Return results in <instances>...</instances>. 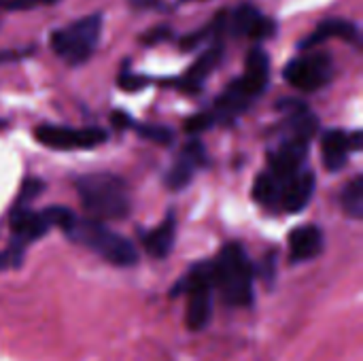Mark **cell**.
<instances>
[{"label": "cell", "instance_id": "cell-1", "mask_svg": "<svg viewBox=\"0 0 363 361\" xmlns=\"http://www.w3.org/2000/svg\"><path fill=\"white\" fill-rule=\"evenodd\" d=\"M213 289L230 309H249L255 300V266L240 243H228L208 262Z\"/></svg>", "mask_w": 363, "mask_h": 361}, {"label": "cell", "instance_id": "cell-2", "mask_svg": "<svg viewBox=\"0 0 363 361\" xmlns=\"http://www.w3.org/2000/svg\"><path fill=\"white\" fill-rule=\"evenodd\" d=\"M270 81V60L264 49H253L247 57V70L242 77L234 79L223 94L215 100L213 117L215 123H232L236 117H240L245 111L251 109V104L264 96Z\"/></svg>", "mask_w": 363, "mask_h": 361}, {"label": "cell", "instance_id": "cell-3", "mask_svg": "<svg viewBox=\"0 0 363 361\" xmlns=\"http://www.w3.org/2000/svg\"><path fill=\"white\" fill-rule=\"evenodd\" d=\"M77 191L85 213L98 221H121L132 213V200L123 179L111 172H91L77 179Z\"/></svg>", "mask_w": 363, "mask_h": 361}, {"label": "cell", "instance_id": "cell-4", "mask_svg": "<svg viewBox=\"0 0 363 361\" xmlns=\"http://www.w3.org/2000/svg\"><path fill=\"white\" fill-rule=\"evenodd\" d=\"M74 245H81L96 253L100 260L117 266V268H132L138 264V249L134 243L119 232L104 226V221L98 219H79L77 215L70 219V223L62 230Z\"/></svg>", "mask_w": 363, "mask_h": 361}, {"label": "cell", "instance_id": "cell-5", "mask_svg": "<svg viewBox=\"0 0 363 361\" xmlns=\"http://www.w3.org/2000/svg\"><path fill=\"white\" fill-rule=\"evenodd\" d=\"M213 281L208 262L191 266L172 287L170 296H185V326L189 332H204L213 321Z\"/></svg>", "mask_w": 363, "mask_h": 361}, {"label": "cell", "instance_id": "cell-6", "mask_svg": "<svg viewBox=\"0 0 363 361\" xmlns=\"http://www.w3.org/2000/svg\"><path fill=\"white\" fill-rule=\"evenodd\" d=\"M100 34H102V15L94 13L64 28L53 30L49 36V45L51 51L68 66H81L94 55L100 43Z\"/></svg>", "mask_w": 363, "mask_h": 361}, {"label": "cell", "instance_id": "cell-7", "mask_svg": "<svg viewBox=\"0 0 363 361\" xmlns=\"http://www.w3.org/2000/svg\"><path fill=\"white\" fill-rule=\"evenodd\" d=\"M285 81L300 91H319L334 77V62L325 51H311L294 57L285 70Z\"/></svg>", "mask_w": 363, "mask_h": 361}, {"label": "cell", "instance_id": "cell-8", "mask_svg": "<svg viewBox=\"0 0 363 361\" xmlns=\"http://www.w3.org/2000/svg\"><path fill=\"white\" fill-rule=\"evenodd\" d=\"M36 143L53 151H79L96 149L108 140V134L102 128H68V126H38L34 130Z\"/></svg>", "mask_w": 363, "mask_h": 361}, {"label": "cell", "instance_id": "cell-9", "mask_svg": "<svg viewBox=\"0 0 363 361\" xmlns=\"http://www.w3.org/2000/svg\"><path fill=\"white\" fill-rule=\"evenodd\" d=\"M51 228H55L51 206L40 213L30 211V209H13V213H11V247L23 253L28 245L43 238Z\"/></svg>", "mask_w": 363, "mask_h": 361}, {"label": "cell", "instance_id": "cell-10", "mask_svg": "<svg viewBox=\"0 0 363 361\" xmlns=\"http://www.w3.org/2000/svg\"><path fill=\"white\" fill-rule=\"evenodd\" d=\"M225 32L232 36H247V38H270L277 32V23L262 15L259 9L253 4H240L236 11H225Z\"/></svg>", "mask_w": 363, "mask_h": 361}, {"label": "cell", "instance_id": "cell-11", "mask_svg": "<svg viewBox=\"0 0 363 361\" xmlns=\"http://www.w3.org/2000/svg\"><path fill=\"white\" fill-rule=\"evenodd\" d=\"M204 164H206V149H204V145H202L198 138L189 140V143L183 147L181 155H179V157L172 162V166L168 168L166 179H164L166 187L172 189V191L185 189V187L191 183V179L196 177L198 168H202Z\"/></svg>", "mask_w": 363, "mask_h": 361}, {"label": "cell", "instance_id": "cell-12", "mask_svg": "<svg viewBox=\"0 0 363 361\" xmlns=\"http://www.w3.org/2000/svg\"><path fill=\"white\" fill-rule=\"evenodd\" d=\"M315 185H317V179H315V172L308 170L306 166L296 172L294 177L281 181V202H279V211H285V213H302L308 202L313 200L315 196Z\"/></svg>", "mask_w": 363, "mask_h": 361}, {"label": "cell", "instance_id": "cell-13", "mask_svg": "<svg viewBox=\"0 0 363 361\" xmlns=\"http://www.w3.org/2000/svg\"><path fill=\"white\" fill-rule=\"evenodd\" d=\"M289 247V262L291 264H304L317 260L325 249V234L319 226H300L289 232L287 236Z\"/></svg>", "mask_w": 363, "mask_h": 361}, {"label": "cell", "instance_id": "cell-14", "mask_svg": "<svg viewBox=\"0 0 363 361\" xmlns=\"http://www.w3.org/2000/svg\"><path fill=\"white\" fill-rule=\"evenodd\" d=\"M277 109L285 115V119H283L285 134L304 138L311 143V138L317 134L319 121H317V115L306 106V102L287 98V100H281Z\"/></svg>", "mask_w": 363, "mask_h": 361}, {"label": "cell", "instance_id": "cell-15", "mask_svg": "<svg viewBox=\"0 0 363 361\" xmlns=\"http://www.w3.org/2000/svg\"><path fill=\"white\" fill-rule=\"evenodd\" d=\"M223 57V45L221 40H213L211 47L198 55V60L187 68V72L179 79V85L181 89H187V91H200V87L204 85V81L213 74V70L219 66Z\"/></svg>", "mask_w": 363, "mask_h": 361}, {"label": "cell", "instance_id": "cell-16", "mask_svg": "<svg viewBox=\"0 0 363 361\" xmlns=\"http://www.w3.org/2000/svg\"><path fill=\"white\" fill-rule=\"evenodd\" d=\"M332 38H342L347 43H359V28L349 21V19H342V17H332V19H323L302 43H300V49H315L319 47L321 43L325 40H332Z\"/></svg>", "mask_w": 363, "mask_h": 361}, {"label": "cell", "instance_id": "cell-17", "mask_svg": "<svg viewBox=\"0 0 363 361\" xmlns=\"http://www.w3.org/2000/svg\"><path fill=\"white\" fill-rule=\"evenodd\" d=\"M177 240V217L174 213H168L166 219L155 226L153 230L140 232V243L147 251V255L155 257V260H166L172 253Z\"/></svg>", "mask_w": 363, "mask_h": 361}, {"label": "cell", "instance_id": "cell-18", "mask_svg": "<svg viewBox=\"0 0 363 361\" xmlns=\"http://www.w3.org/2000/svg\"><path fill=\"white\" fill-rule=\"evenodd\" d=\"M353 145H351V136L345 130H328L321 136V160L323 166L330 172H340L347 162H349V153H351Z\"/></svg>", "mask_w": 363, "mask_h": 361}, {"label": "cell", "instance_id": "cell-19", "mask_svg": "<svg viewBox=\"0 0 363 361\" xmlns=\"http://www.w3.org/2000/svg\"><path fill=\"white\" fill-rule=\"evenodd\" d=\"M253 198L257 204L266 206V209H274L279 211V202H281V181L270 174L268 170L259 172L255 177L253 183Z\"/></svg>", "mask_w": 363, "mask_h": 361}, {"label": "cell", "instance_id": "cell-20", "mask_svg": "<svg viewBox=\"0 0 363 361\" xmlns=\"http://www.w3.org/2000/svg\"><path fill=\"white\" fill-rule=\"evenodd\" d=\"M340 206L342 211L347 213V217L355 219V221H362L363 219V174L353 177L342 194H340Z\"/></svg>", "mask_w": 363, "mask_h": 361}, {"label": "cell", "instance_id": "cell-21", "mask_svg": "<svg viewBox=\"0 0 363 361\" xmlns=\"http://www.w3.org/2000/svg\"><path fill=\"white\" fill-rule=\"evenodd\" d=\"M136 128V132L145 138V140H151V143H157V145H170L174 140V134L170 128L166 126H151V123H143V126H132Z\"/></svg>", "mask_w": 363, "mask_h": 361}, {"label": "cell", "instance_id": "cell-22", "mask_svg": "<svg viewBox=\"0 0 363 361\" xmlns=\"http://www.w3.org/2000/svg\"><path fill=\"white\" fill-rule=\"evenodd\" d=\"M43 181H38V179H26L23 181V185H21V191H19V196H17V200H15V206L13 209H28V204L43 191Z\"/></svg>", "mask_w": 363, "mask_h": 361}, {"label": "cell", "instance_id": "cell-23", "mask_svg": "<svg viewBox=\"0 0 363 361\" xmlns=\"http://www.w3.org/2000/svg\"><path fill=\"white\" fill-rule=\"evenodd\" d=\"M213 126H215V117H213V113H211V111H202V113H198V115H194V117H189V119H187V123H185V132H187V134H200V132L211 130Z\"/></svg>", "mask_w": 363, "mask_h": 361}, {"label": "cell", "instance_id": "cell-24", "mask_svg": "<svg viewBox=\"0 0 363 361\" xmlns=\"http://www.w3.org/2000/svg\"><path fill=\"white\" fill-rule=\"evenodd\" d=\"M62 0H4V9L6 11H32V9H40V6H53Z\"/></svg>", "mask_w": 363, "mask_h": 361}, {"label": "cell", "instance_id": "cell-25", "mask_svg": "<svg viewBox=\"0 0 363 361\" xmlns=\"http://www.w3.org/2000/svg\"><path fill=\"white\" fill-rule=\"evenodd\" d=\"M21 262H23V253L21 251H17L13 247L0 251V272H4L9 268H19Z\"/></svg>", "mask_w": 363, "mask_h": 361}, {"label": "cell", "instance_id": "cell-26", "mask_svg": "<svg viewBox=\"0 0 363 361\" xmlns=\"http://www.w3.org/2000/svg\"><path fill=\"white\" fill-rule=\"evenodd\" d=\"M170 36H172V30H170V28H166V26H157V28H153V30L145 32V34L140 36V43H145V45H157V43L168 40Z\"/></svg>", "mask_w": 363, "mask_h": 361}, {"label": "cell", "instance_id": "cell-27", "mask_svg": "<svg viewBox=\"0 0 363 361\" xmlns=\"http://www.w3.org/2000/svg\"><path fill=\"white\" fill-rule=\"evenodd\" d=\"M147 83H149V81H147L145 77L132 74L130 70H123L121 77H119V85H121V89H125V91H136V89L145 87Z\"/></svg>", "mask_w": 363, "mask_h": 361}, {"label": "cell", "instance_id": "cell-28", "mask_svg": "<svg viewBox=\"0 0 363 361\" xmlns=\"http://www.w3.org/2000/svg\"><path fill=\"white\" fill-rule=\"evenodd\" d=\"M34 47H19V49H2L0 51V64L6 62H15V60H23L28 55H32Z\"/></svg>", "mask_w": 363, "mask_h": 361}, {"label": "cell", "instance_id": "cell-29", "mask_svg": "<svg viewBox=\"0 0 363 361\" xmlns=\"http://www.w3.org/2000/svg\"><path fill=\"white\" fill-rule=\"evenodd\" d=\"M113 123H115L117 128H132V126H134V123H132V117L125 115V113H119V111L113 113Z\"/></svg>", "mask_w": 363, "mask_h": 361}, {"label": "cell", "instance_id": "cell-30", "mask_svg": "<svg viewBox=\"0 0 363 361\" xmlns=\"http://www.w3.org/2000/svg\"><path fill=\"white\" fill-rule=\"evenodd\" d=\"M132 4L136 9H155L160 6V0H132Z\"/></svg>", "mask_w": 363, "mask_h": 361}, {"label": "cell", "instance_id": "cell-31", "mask_svg": "<svg viewBox=\"0 0 363 361\" xmlns=\"http://www.w3.org/2000/svg\"><path fill=\"white\" fill-rule=\"evenodd\" d=\"M181 2H194V0H181Z\"/></svg>", "mask_w": 363, "mask_h": 361}]
</instances>
